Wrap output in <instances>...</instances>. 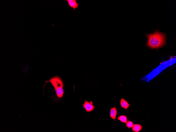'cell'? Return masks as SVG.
<instances>
[{
	"mask_svg": "<svg viewBox=\"0 0 176 132\" xmlns=\"http://www.w3.org/2000/svg\"><path fill=\"white\" fill-rule=\"evenodd\" d=\"M120 104L122 108L127 110V109L130 106V105L128 103V102L125 100L124 98H122L120 102Z\"/></svg>",
	"mask_w": 176,
	"mask_h": 132,
	"instance_id": "cell-5",
	"label": "cell"
},
{
	"mask_svg": "<svg viewBox=\"0 0 176 132\" xmlns=\"http://www.w3.org/2000/svg\"><path fill=\"white\" fill-rule=\"evenodd\" d=\"M134 124L133 122L131 121H128L126 123V126L128 128H132V125Z\"/></svg>",
	"mask_w": 176,
	"mask_h": 132,
	"instance_id": "cell-9",
	"label": "cell"
},
{
	"mask_svg": "<svg viewBox=\"0 0 176 132\" xmlns=\"http://www.w3.org/2000/svg\"><path fill=\"white\" fill-rule=\"evenodd\" d=\"M45 82V84L44 89L46 84L48 82H50L53 87L57 97L60 98L63 97L64 94V85L63 82L60 77L56 75L51 78L49 81Z\"/></svg>",
	"mask_w": 176,
	"mask_h": 132,
	"instance_id": "cell-2",
	"label": "cell"
},
{
	"mask_svg": "<svg viewBox=\"0 0 176 132\" xmlns=\"http://www.w3.org/2000/svg\"><path fill=\"white\" fill-rule=\"evenodd\" d=\"M132 128L133 131L138 132L142 130L143 127L140 124H135L133 125Z\"/></svg>",
	"mask_w": 176,
	"mask_h": 132,
	"instance_id": "cell-7",
	"label": "cell"
},
{
	"mask_svg": "<svg viewBox=\"0 0 176 132\" xmlns=\"http://www.w3.org/2000/svg\"><path fill=\"white\" fill-rule=\"evenodd\" d=\"M117 119L122 122L126 123L127 122V116L124 115H121L117 118Z\"/></svg>",
	"mask_w": 176,
	"mask_h": 132,
	"instance_id": "cell-8",
	"label": "cell"
},
{
	"mask_svg": "<svg viewBox=\"0 0 176 132\" xmlns=\"http://www.w3.org/2000/svg\"><path fill=\"white\" fill-rule=\"evenodd\" d=\"M117 114V110L116 107H114L111 108L110 117L114 120L115 119Z\"/></svg>",
	"mask_w": 176,
	"mask_h": 132,
	"instance_id": "cell-6",
	"label": "cell"
},
{
	"mask_svg": "<svg viewBox=\"0 0 176 132\" xmlns=\"http://www.w3.org/2000/svg\"><path fill=\"white\" fill-rule=\"evenodd\" d=\"M148 39L147 45L151 48L157 49L164 46L166 42L165 35L157 31L153 34L147 35Z\"/></svg>",
	"mask_w": 176,
	"mask_h": 132,
	"instance_id": "cell-1",
	"label": "cell"
},
{
	"mask_svg": "<svg viewBox=\"0 0 176 132\" xmlns=\"http://www.w3.org/2000/svg\"><path fill=\"white\" fill-rule=\"evenodd\" d=\"M68 4L71 8H72L75 10L76 9L78 8L79 3L76 2V0H67Z\"/></svg>",
	"mask_w": 176,
	"mask_h": 132,
	"instance_id": "cell-4",
	"label": "cell"
},
{
	"mask_svg": "<svg viewBox=\"0 0 176 132\" xmlns=\"http://www.w3.org/2000/svg\"><path fill=\"white\" fill-rule=\"evenodd\" d=\"M83 107L86 111V112H89L94 110L95 107L93 105L92 102L90 101L89 102L86 100L84 104H83Z\"/></svg>",
	"mask_w": 176,
	"mask_h": 132,
	"instance_id": "cell-3",
	"label": "cell"
}]
</instances>
